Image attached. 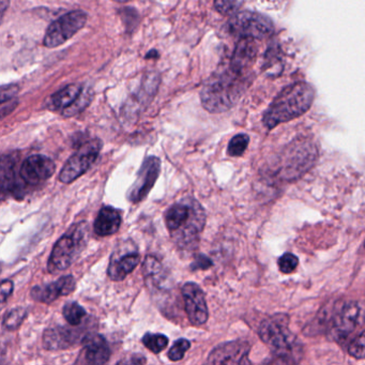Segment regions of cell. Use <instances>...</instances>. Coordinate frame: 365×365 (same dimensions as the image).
I'll return each mask as SVG.
<instances>
[{"label": "cell", "instance_id": "cell-38", "mask_svg": "<svg viewBox=\"0 0 365 365\" xmlns=\"http://www.w3.org/2000/svg\"><path fill=\"white\" fill-rule=\"evenodd\" d=\"M115 1H118V3H125V1H129V0H115Z\"/></svg>", "mask_w": 365, "mask_h": 365}, {"label": "cell", "instance_id": "cell-17", "mask_svg": "<svg viewBox=\"0 0 365 365\" xmlns=\"http://www.w3.org/2000/svg\"><path fill=\"white\" fill-rule=\"evenodd\" d=\"M257 53L258 46L255 39L241 38L232 54L230 69L236 73L245 76V72L255 63Z\"/></svg>", "mask_w": 365, "mask_h": 365}, {"label": "cell", "instance_id": "cell-29", "mask_svg": "<svg viewBox=\"0 0 365 365\" xmlns=\"http://www.w3.org/2000/svg\"><path fill=\"white\" fill-rule=\"evenodd\" d=\"M190 347H191V341L189 339H179L178 341H175L174 345L172 346L170 351H168V359L170 361H174V362L182 360L185 352L190 349Z\"/></svg>", "mask_w": 365, "mask_h": 365}, {"label": "cell", "instance_id": "cell-26", "mask_svg": "<svg viewBox=\"0 0 365 365\" xmlns=\"http://www.w3.org/2000/svg\"><path fill=\"white\" fill-rule=\"evenodd\" d=\"M142 341L151 352L160 354L168 347V337L161 333H146Z\"/></svg>", "mask_w": 365, "mask_h": 365}, {"label": "cell", "instance_id": "cell-19", "mask_svg": "<svg viewBox=\"0 0 365 365\" xmlns=\"http://www.w3.org/2000/svg\"><path fill=\"white\" fill-rule=\"evenodd\" d=\"M140 256L138 252H127L123 255L112 256L108 274L113 281H123L140 264Z\"/></svg>", "mask_w": 365, "mask_h": 365}, {"label": "cell", "instance_id": "cell-11", "mask_svg": "<svg viewBox=\"0 0 365 365\" xmlns=\"http://www.w3.org/2000/svg\"><path fill=\"white\" fill-rule=\"evenodd\" d=\"M181 292L190 322L196 327L206 324L209 318V312L202 288L197 284L190 282L182 286Z\"/></svg>", "mask_w": 365, "mask_h": 365}, {"label": "cell", "instance_id": "cell-15", "mask_svg": "<svg viewBox=\"0 0 365 365\" xmlns=\"http://www.w3.org/2000/svg\"><path fill=\"white\" fill-rule=\"evenodd\" d=\"M76 281L72 275H65L59 277L57 281L53 283L42 284V285L35 286L31 289V297L34 300L40 303L54 302L59 297L68 296L76 290Z\"/></svg>", "mask_w": 365, "mask_h": 365}, {"label": "cell", "instance_id": "cell-2", "mask_svg": "<svg viewBox=\"0 0 365 365\" xmlns=\"http://www.w3.org/2000/svg\"><path fill=\"white\" fill-rule=\"evenodd\" d=\"M314 98L313 87L307 83L298 82L286 87L264 113V125L271 130L302 116L311 108Z\"/></svg>", "mask_w": 365, "mask_h": 365}, {"label": "cell", "instance_id": "cell-30", "mask_svg": "<svg viewBox=\"0 0 365 365\" xmlns=\"http://www.w3.org/2000/svg\"><path fill=\"white\" fill-rule=\"evenodd\" d=\"M299 259L296 255L292 253H285L277 260V266L282 273H292L298 267Z\"/></svg>", "mask_w": 365, "mask_h": 365}, {"label": "cell", "instance_id": "cell-12", "mask_svg": "<svg viewBox=\"0 0 365 365\" xmlns=\"http://www.w3.org/2000/svg\"><path fill=\"white\" fill-rule=\"evenodd\" d=\"M56 170V164L51 158L34 155L27 158L21 166L20 176L29 185H39L48 180Z\"/></svg>", "mask_w": 365, "mask_h": 365}, {"label": "cell", "instance_id": "cell-23", "mask_svg": "<svg viewBox=\"0 0 365 365\" xmlns=\"http://www.w3.org/2000/svg\"><path fill=\"white\" fill-rule=\"evenodd\" d=\"M143 273H144L147 285L150 287V289L151 288L160 287L164 282L163 266L153 256H147L145 258L144 264H143Z\"/></svg>", "mask_w": 365, "mask_h": 365}, {"label": "cell", "instance_id": "cell-10", "mask_svg": "<svg viewBox=\"0 0 365 365\" xmlns=\"http://www.w3.org/2000/svg\"><path fill=\"white\" fill-rule=\"evenodd\" d=\"M360 307L356 302L341 305L330 319L328 335L333 341H343L351 334L358 324Z\"/></svg>", "mask_w": 365, "mask_h": 365}, {"label": "cell", "instance_id": "cell-21", "mask_svg": "<svg viewBox=\"0 0 365 365\" xmlns=\"http://www.w3.org/2000/svg\"><path fill=\"white\" fill-rule=\"evenodd\" d=\"M123 223L120 211L114 207L106 206L98 213L95 221V232L100 237L116 234Z\"/></svg>", "mask_w": 365, "mask_h": 365}, {"label": "cell", "instance_id": "cell-28", "mask_svg": "<svg viewBox=\"0 0 365 365\" xmlns=\"http://www.w3.org/2000/svg\"><path fill=\"white\" fill-rule=\"evenodd\" d=\"M250 138L247 134H237L228 144L227 153L230 157H241L249 146Z\"/></svg>", "mask_w": 365, "mask_h": 365}, {"label": "cell", "instance_id": "cell-27", "mask_svg": "<svg viewBox=\"0 0 365 365\" xmlns=\"http://www.w3.org/2000/svg\"><path fill=\"white\" fill-rule=\"evenodd\" d=\"M26 317V309H24V307H14L6 314L5 318H4V327L9 331L18 330L22 326Z\"/></svg>", "mask_w": 365, "mask_h": 365}, {"label": "cell", "instance_id": "cell-14", "mask_svg": "<svg viewBox=\"0 0 365 365\" xmlns=\"http://www.w3.org/2000/svg\"><path fill=\"white\" fill-rule=\"evenodd\" d=\"M83 349L78 362L84 364H106L110 358V349L106 339L98 333H89L82 339Z\"/></svg>", "mask_w": 365, "mask_h": 365}, {"label": "cell", "instance_id": "cell-32", "mask_svg": "<svg viewBox=\"0 0 365 365\" xmlns=\"http://www.w3.org/2000/svg\"><path fill=\"white\" fill-rule=\"evenodd\" d=\"M215 8L222 14H232L240 6V0H215Z\"/></svg>", "mask_w": 365, "mask_h": 365}, {"label": "cell", "instance_id": "cell-36", "mask_svg": "<svg viewBox=\"0 0 365 365\" xmlns=\"http://www.w3.org/2000/svg\"><path fill=\"white\" fill-rule=\"evenodd\" d=\"M212 266V260L206 255H200L193 264H191L192 270H207Z\"/></svg>", "mask_w": 365, "mask_h": 365}, {"label": "cell", "instance_id": "cell-5", "mask_svg": "<svg viewBox=\"0 0 365 365\" xmlns=\"http://www.w3.org/2000/svg\"><path fill=\"white\" fill-rule=\"evenodd\" d=\"M262 341L270 348L277 358H294L297 352V339L289 330V317L286 314H277L272 317L267 318L260 324L258 329Z\"/></svg>", "mask_w": 365, "mask_h": 365}, {"label": "cell", "instance_id": "cell-7", "mask_svg": "<svg viewBox=\"0 0 365 365\" xmlns=\"http://www.w3.org/2000/svg\"><path fill=\"white\" fill-rule=\"evenodd\" d=\"M272 21L257 12L242 11L235 14L228 22V31L232 35L251 39H262L273 33Z\"/></svg>", "mask_w": 365, "mask_h": 365}, {"label": "cell", "instance_id": "cell-18", "mask_svg": "<svg viewBox=\"0 0 365 365\" xmlns=\"http://www.w3.org/2000/svg\"><path fill=\"white\" fill-rule=\"evenodd\" d=\"M159 76L157 73L147 74L143 80L142 86L138 89L135 95L130 98L125 106V114H138L142 108H144L155 97L159 86Z\"/></svg>", "mask_w": 365, "mask_h": 365}, {"label": "cell", "instance_id": "cell-35", "mask_svg": "<svg viewBox=\"0 0 365 365\" xmlns=\"http://www.w3.org/2000/svg\"><path fill=\"white\" fill-rule=\"evenodd\" d=\"M19 93V87L16 85H7V86H0V103L8 101V100L14 98V96Z\"/></svg>", "mask_w": 365, "mask_h": 365}, {"label": "cell", "instance_id": "cell-4", "mask_svg": "<svg viewBox=\"0 0 365 365\" xmlns=\"http://www.w3.org/2000/svg\"><path fill=\"white\" fill-rule=\"evenodd\" d=\"M88 238V224L80 222L74 224L53 247L48 258V269L51 273H58L72 266L78 257Z\"/></svg>", "mask_w": 365, "mask_h": 365}, {"label": "cell", "instance_id": "cell-39", "mask_svg": "<svg viewBox=\"0 0 365 365\" xmlns=\"http://www.w3.org/2000/svg\"><path fill=\"white\" fill-rule=\"evenodd\" d=\"M0 272H1V269H0Z\"/></svg>", "mask_w": 365, "mask_h": 365}, {"label": "cell", "instance_id": "cell-6", "mask_svg": "<svg viewBox=\"0 0 365 365\" xmlns=\"http://www.w3.org/2000/svg\"><path fill=\"white\" fill-rule=\"evenodd\" d=\"M101 149L102 142L100 140L84 143L61 168L59 181L68 185L82 177L97 161Z\"/></svg>", "mask_w": 365, "mask_h": 365}, {"label": "cell", "instance_id": "cell-24", "mask_svg": "<svg viewBox=\"0 0 365 365\" xmlns=\"http://www.w3.org/2000/svg\"><path fill=\"white\" fill-rule=\"evenodd\" d=\"M93 99V91L91 88L87 87H82V91L78 93V97L76 98L73 102L69 106L61 110L63 116L74 117L76 115L81 114L89 104L91 103Z\"/></svg>", "mask_w": 365, "mask_h": 365}, {"label": "cell", "instance_id": "cell-34", "mask_svg": "<svg viewBox=\"0 0 365 365\" xmlns=\"http://www.w3.org/2000/svg\"><path fill=\"white\" fill-rule=\"evenodd\" d=\"M18 106L19 101L16 98H12V99L8 100V101L0 103V121L6 118L8 115L11 114Z\"/></svg>", "mask_w": 365, "mask_h": 365}, {"label": "cell", "instance_id": "cell-8", "mask_svg": "<svg viewBox=\"0 0 365 365\" xmlns=\"http://www.w3.org/2000/svg\"><path fill=\"white\" fill-rule=\"evenodd\" d=\"M87 14L81 10L69 12L53 22L46 31L44 46L48 48H58L74 37L85 26Z\"/></svg>", "mask_w": 365, "mask_h": 365}, {"label": "cell", "instance_id": "cell-33", "mask_svg": "<svg viewBox=\"0 0 365 365\" xmlns=\"http://www.w3.org/2000/svg\"><path fill=\"white\" fill-rule=\"evenodd\" d=\"M14 289V282L10 281V279H6V281L0 283V311L3 309L4 307H5L8 299L11 297Z\"/></svg>", "mask_w": 365, "mask_h": 365}, {"label": "cell", "instance_id": "cell-16", "mask_svg": "<svg viewBox=\"0 0 365 365\" xmlns=\"http://www.w3.org/2000/svg\"><path fill=\"white\" fill-rule=\"evenodd\" d=\"M83 332L68 327H52L43 334V346L48 350L68 349L82 341Z\"/></svg>", "mask_w": 365, "mask_h": 365}, {"label": "cell", "instance_id": "cell-3", "mask_svg": "<svg viewBox=\"0 0 365 365\" xmlns=\"http://www.w3.org/2000/svg\"><path fill=\"white\" fill-rule=\"evenodd\" d=\"M245 91V76L230 69L210 78L202 87L200 100L208 112L224 113L238 102Z\"/></svg>", "mask_w": 365, "mask_h": 365}, {"label": "cell", "instance_id": "cell-37", "mask_svg": "<svg viewBox=\"0 0 365 365\" xmlns=\"http://www.w3.org/2000/svg\"><path fill=\"white\" fill-rule=\"evenodd\" d=\"M9 0H0V23L3 21L4 16H5L6 11L9 8Z\"/></svg>", "mask_w": 365, "mask_h": 365}, {"label": "cell", "instance_id": "cell-25", "mask_svg": "<svg viewBox=\"0 0 365 365\" xmlns=\"http://www.w3.org/2000/svg\"><path fill=\"white\" fill-rule=\"evenodd\" d=\"M63 314L68 324L76 327L82 324L83 320L86 317L87 312L86 309H85L82 305L78 304V302H68L67 304L63 307Z\"/></svg>", "mask_w": 365, "mask_h": 365}, {"label": "cell", "instance_id": "cell-20", "mask_svg": "<svg viewBox=\"0 0 365 365\" xmlns=\"http://www.w3.org/2000/svg\"><path fill=\"white\" fill-rule=\"evenodd\" d=\"M16 164V158L14 155H6L0 159V202L19 192Z\"/></svg>", "mask_w": 365, "mask_h": 365}, {"label": "cell", "instance_id": "cell-1", "mask_svg": "<svg viewBox=\"0 0 365 365\" xmlns=\"http://www.w3.org/2000/svg\"><path fill=\"white\" fill-rule=\"evenodd\" d=\"M164 221L175 245L192 250L206 225V212L195 198L185 197L166 209Z\"/></svg>", "mask_w": 365, "mask_h": 365}, {"label": "cell", "instance_id": "cell-31", "mask_svg": "<svg viewBox=\"0 0 365 365\" xmlns=\"http://www.w3.org/2000/svg\"><path fill=\"white\" fill-rule=\"evenodd\" d=\"M364 331H361L360 334L348 346V354L360 360L364 358Z\"/></svg>", "mask_w": 365, "mask_h": 365}, {"label": "cell", "instance_id": "cell-13", "mask_svg": "<svg viewBox=\"0 0 365 365\" xmlns=\"http://www.w3.org/2000/svg\"><path fill=\"white\" fill-rule=\"evenodd\" d=\"M251 345L247 341H226L210 352L207 362L211 364H250Z\"/></svg>", "mask_w": 365, "mask_h": 365}, {"label": "cell", "instance_id": "cell-22", "mask_svg": "<svg viewBox=\"0 0 365 365\" xmlns=\"http://www.w3.org/2000/svg\"><path fill=\"white\" fill-rule=\"evenodd\" d=\"M82 91V87L78 84H72L65 87L61 91H57L56 93L50 98L48 101V108L53 110H63L67 106H69L72 102L78 97V93Z\"/></svg>", "mask_w": 365, "mask_h": 365}, {"label": "cell", "instance_id": "cell-9", "mask_svg": "<svg viewBox=\"0 0 365 365\" xmlns=\"http://www.w3.org/2000/svg\"><path fill=\"white\" fill-rule=\"evenodd\" d=\"M161 172V161L157 157H148L143 162L138 173V178L128 191V200L133 204L144 200L157 182Z\"/></svg>", "mask_w": 365, "mask_h": 365}]
</instances>
